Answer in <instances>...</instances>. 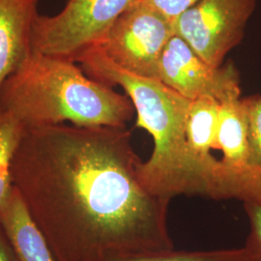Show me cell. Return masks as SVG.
<instances>
[{
	"label": "cell",
	"mask_w": 261,
	"mask_h": 261,
	"mask_svg": "<svg viewBox=\"0 0 261 261\" xmlns=\"http://www.w3.org/2000/svg\"><path fill=\"white\" fill-rule=\"evenodd\" d=\"M158 80L189 100L209 97L222 103L241 98L240 75L233 64L210 65L176 34L161 57Z\"/></svg>",
	"instance_id": "cell-7"
},
{
	"label": "cell",
	"mask_w": 261,
	"mask_h": 261,
	"mask_svg": "<svg viewBox=\"0 0 261 261\" xmlns=\"http://www.w3.org/2000/svg\"><path fill=\"white\" fill-rule=\"evenodd\" d=\"M95 81L124 89L138 114L137 126L149 133L154 149L139 166V179L149 193L171 200L195 195V175L186 141L191 100L158 79L134 75L114 63L98 45L74 58Z\"/></svg>",
	"instance_id": "cell-3"
},
{
	"label": "cell",
	"mask_w": 261,
	"mask_h": 261,
	"mask_svg": "<svg viewBox=\"0 0 261 261\" xmlns=\"http://www.w3.org/2000/svg\"><path fill=\"white\" fill-rule=\"evenodd\" d=\"M140 163L126 127L59 124L25 130L11 178L56 261L173 250L170 201L142 186Z\"/></svg>",
	"instance_id": "cell-1"
},
{
	"label": "cell",
	"mask_w": 261,
	"mask_h": 261,
	"mask_svg": "<svg viewBox=\"0 0 261 261\" xmlns=\"http://www.w3.org/2000/svg\"><path fill=\"white\" fill-rule=\"evenodd\" d=\"M138 0H68L56 15H41L34 24L32 49L74 60L98 45L112 24Z\"/></svg>",
	"instance_id": "cell-4"
},
{
	"label": "cell",
	"mask_w": 261,
	"mask_h": 261,
	"mask_svg": "<svg viewBox=\"0 0 261 261\" xmlns=\"http://www.w3.org/2000/svg\"><path fill=\"white\" fill-rule=\"evenodd\" d=\"M256 7V0H199L174 22V31L214 67L237 47Z\"/></svg>",
	"instance_id": "cell-6"
},
{
	"label": "cell",
	"mask_w": 261,
	"mask_h": 261,
	"mask_svg": "<svg viewBox=\"0 0 261 261\" xmlns=\"http://www.w3.org/2000/svg\"><path fill=\"white\" fill-rule=\"evenodd\" d=\"M243 207L250 225V232L245 247L261 261V204L256 202H244Z\"/></svg>",
	"instance_id": "cell-13"
},
{
	"label": "cell",
	"mask_w": 261,
	"mask_h": 261,
	"mask_svg": "<svg viewBox=\"0 0 261 261\" xmlns=\"http://www.w3.org/2000/svg\"><path fill=\"white\" fill-rule=\"evenodd\" d=\"M174 35L172 21L138 0L112 24L98 46L127 72L158 79L161 57Z\"/></svg>",
	"instance_id": "cell-5"
},
{
	"label": "cell",
	"mask_w": 261,
	"mask_h": 261,
	"mask_svg": "<svg viewBox=\"0 0 261 261\" xmlns=\"http://www.w3.org/2000/svg\"><path fill=\"white\" fill-rule=\"evenodd\" d=\"M97 261H260L247 247L216 251H165L110 253Z\"/></svg>",
	"instance_id": "cell-10"
},
{
	"label": "cell",
	"mask_w": 261,
	"mask_h": 261,
	"mask_svg": "<svg viewBox=\"0 0 261 261\" xmlns=\"http://www.w3.org/2000/svg\"><path fill=\"white\" fill-rule=\"evenodd\" d=\"M248 121L252 166L261 178V95L242 98Z\"/></svg>",
	"instance_id": "cell-12"
},
{
	"label": "cell",
	"mask_w": 261,
	"mask_h": 261,
	"mask_svg": "<svg viewBox=\"0 0 261 261\" xmlns=\"http://www.w3.org/2000/svg\"><path fill=\"white\" fill-rule=\"evenodd\" d=\"M25 128L8 112L0 111V203L12 187L11 164Z\"/></svg>",
	"instance_id": "cell-11"
},
{
	"label": "cell",
	"mask_w": 261,
	"mask_h": 261,
	"mask_svg": "<svg viewBox=\"0 0 261 261\" xmlns=\"http://www.w3.org/2000/svg\"><path fill=\"white\" fill-rule=\"evenodd\" d=\"M40 0H0V86L32 53Z\"/></svg>",
	"instance_id": "cell-8"
},
{
	"label": "cell",
	"mask_w": 261,
	"mask_h": 261,
	"mask_svg": "<svg viewBox=\"0 0 261 261\" xmlns=\"http://www.w3.org/2000/svg\"><path fill=\"white\" fill-rule=\"evenodd\" d=\"M0 261H19L7 234L0 224Z\"/></svg>",
	"instance_id": "cell-15"
},
{
	"label": "cell",
	"mask_w": 261,
	"mask_h": 261,
	"mask_svg": "<svg viewBox=\"0 0 261 261\" xmlns=\"http://www.w3.org/2000/svg\"><path fill=\"white\" fill-rule=\"evenodd\" d=\"M143 3L156 10L165 16L170 21L174 22L176 19L193 7L199 0H141Z\"/></svg>",
	"instance_id": "cell-14"
},
{
	"label": "cell",
	"mask_w": 261,
	"mask_h": 261,
	"mask_svg": "<svg viewBox=\"0 0 261 261\" xmlns=\"http://www.w3.org/2000/svg\"><path fill=\"white\" fill-rule=\"evenodd\" d=\"M0 111L25 130L65 122L124 128L136 112L128 96L91 79L74 60L35 50L1 84Z\"/></svg>",
	"instance_id": "cell-2"
},
{
	"label": "cell",
	"mask_w": 261,
	"mask_h": 261,
	"mask_svg": "<svg viewBox=\"0 0 261 261\" xmlns=\"http://www.w3.org/2000/svg\"><path fill=\"white\" fill-rule=\"evenodd\" d=\"M0 224L19 261H56L44 235L13 185L0 203Z\"/></svg>",
	"instance_id": "cell-9"
}]
</instances>
